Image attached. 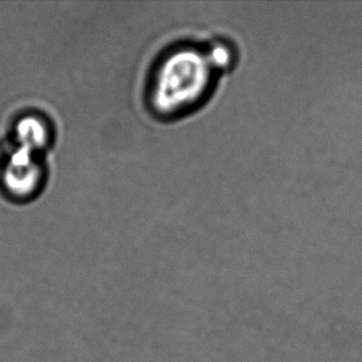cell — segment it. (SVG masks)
<instances>
[{
  "label": "cell",
  "mask_w": 362,
  "mask_h": 362,
  "mask_svg": "<svg viewBox=\"0 0 362 362\" xmlns=\"http://www.w3.org/2000/svg\"><path fill=\"white\" fill-rule=\"evenodd\" d=\"M47 124L37 117L27 116L16 124V139L20 147L37 153L49 141Z\"/></svg>",
  "instance_id": "cell-3"
},
{
  "label": "cell",
  "mask_w": 362,
  "mask_h": 362,
  "mask_svg": "<svg viewBox=\"0 0 362 362\" xmlns=\"http://www.w3.org/2000/svg\"><path fill=\"white\" fill-rule=\"evenodd\" d=\"M35 154L18 147L10 156L3 175L4 184L10 194L29 197L39 187L43 170Z\"/></svg>",
  "instance_id": "cell-2"
},
{
  "label": "cell",
  "mask_w": 362,
  "mask_h": 362,
  "mask_svg": "<svg viewBox=\"0 0 362 362\" xmlns=\"http://www.w3.org/2000/svg\"><path fill=\"white\" fill-rule=\"evenodd\" d=\"M234 44L222 37L177 40L158 62L150 105L164 119H181L201 109L234 67Z\"/></svg>",
  "instance_id": "cell-1"
}]
</instances>
